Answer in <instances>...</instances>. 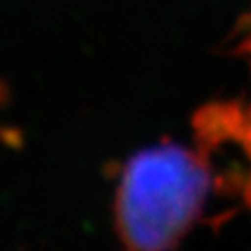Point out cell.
<instances>
[{"instance_id": "1", "label": "cell", "mask_w": 251, "mask_h": 251, "mask_svg": "<svg viewBox=\"0 0 251 251\" xmlns=\"http://www.w3.org/2000/svg\"><path fill=\"white\" fill-rule=\"evenodd\" d=\"M208 190L206 164L184 149L139 154L125 172L119 192V226L135 251H164L194 216Z\"/></svg>"}, {"instance_id": "2", "label": "cell", "mask_w": 251, "mask_h": 251, "mask_svg": "<svg viewBox=\"0 0 251 251\" xmlns=\"http://www.w3.org/2000/svg\"><path fill=\"white\" fill-rule=\"evenodd\" d=\"M210 121L214 125H210V129L216 133H235L251 160V115L243 117V115H226L224 109L218 111L216 117H210ZM247 198L251 202V178L247 184Z\"/></svg>"}]
</instances>
